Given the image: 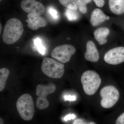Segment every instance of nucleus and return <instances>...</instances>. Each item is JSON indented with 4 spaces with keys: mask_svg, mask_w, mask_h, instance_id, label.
<instances>
[{
    "mask_svg": "<svg viewBox=\"0 0 124 124\" xmlns=\"http://www.w3.org/2000/svg\"><path fill=\"white\" fill-rule=\"evenodd\" d=\"M23 32V26L20 20L13 18L5 25L2 40L5 44H12L19 39Z\"/></svg>",
    "mask_w": 124,
    "mask_h": 124,
    "instance_id": "f257e3e1",
    "label": "nucleus"
},
{
    "mask_svg": "<svg viewBox=\"0 0 124 124\" xmlns=\"http://www.w3.org/2000/svg\"><path fill=\"white\" fill-rule=\"evenodd\" d=\"M16 108L20 117L25 121H30L34 116L35 104L31 95L29 94H23L18 99Z\"/></svg>",
    "mask_w": 124,
    "mask_h": 124,
    "instance_id": "f03ea898",
    "label": "nucleus"
},
{
    "mask_svg": "<svg viewBox=\"0 0 124 124\" xmlns=\"http://www.w3.org/2000/svg\"><path fill=\"white\" fill-rule=\"evenodd\" d=\"M81 81L85 93L89 95H93L97 92L101 82L98 74L90 70L82 74Z\"/></svg>",
    "mask_w": 124,
    "mask_h": 124,
    "instance_id": "7ed1b4c3",
    "label": "nucleus"
},
{
    "mask_svg": "<svg viewBox=\"0 0 124 124\" xmlns=\"http://www.w3.org/2000/svg\"><path fill=\"white\" fill-rule=\"evenodd\" d=\"M64 64L51 58L45 57L42 60L41 69L43 73L48 77L60 79L64 73Z\"/></svg>",
    "mask_w": 124,
    "mask_h": 124,
    "instance_id": "20e7f679",
    "label": "nucleus"
},
{
    "mask_svg": "<svg viewBox=\"0 0 124 124\" xmlns=\"http://www.w3.org/2000/svg\"><path fill=\"white\" fill-rule=\"evenodd\" d=\"M100 94L102 98L100 104L104 108L112 107L116 103L119 98V91L113 85L104 86L100 90Z\"/></svg>",
    "mask_w": 124,
    "mask_h": 124,
    "instance_id": "39448f33",
    "label": "nucleus"
},
{
    "mask_svg": "<svg viewBox=\"0 0 124 124\" xmlns=\"http://www.w3.org/2000/svg\"><path fill=\"white\" fill-rule=\"evenodd\" d=\"M56 89V86L53 84L46 85L39 84L36 88V94L38 96L37 99L36 105L38 109L44 110L49 107V103L46 99L48 94L54 93Z\"/></svg>",
    "mask_w": 124,
    "mask_h": 124,
    "instance_id": "423d86ee",
    "label": "nucleus"
},
{
    "mask_svg": "<svg viewBox=\"0 0 124 124\" xmlns=\"http://www.w3.org/2000/svg\"><path fill=\"white\" fill-rule=\"evenodd\" d=\"M75 47L71 45L66 44L57 46L51 53L52 58L62 63L69 62L72 56L75 53Z\"/></svg>",
    "mask_w": 124,
    "mask_h": 124,
    "instance_id": "0eeeda50",
    "label": "nucleus"
},
{
    "mask_svg": "<svg viewBox=\"0 0 124 124\" xmlns=\"http://www.w3.org/2000/svg\"><path fill=\"white\" fill-rule=\"evenodd\" d=\"M21 7L25 12L38 16L44 13L45 10L43 4L36 0H23L21 3Z\"/></svg>",
    "mask_w": 124,
    "mask_h": 124,
    "instance_id": "6e6552de",
    "label": "nucleus"
},
{
    "mask_svg": "<svg viewBox=\"0 0 124 124\" xmlns=\"http://www.w3.org/2000/svg\"><path fill=\"white\" fill-rule=\"evenodd\" d=\"M104 60L107 63L117 65L124 62V47L119 46L108 50L104 56Z\"/></svg>",
    "mask_w": 124,
    "mask_h": 124,
    "instance_id": "1a4fd4ad",
    "label": "nucleus"
},
{
    "mask_svg": "<svg viewBox=\"0 0 124 124\" xmlns=\"http://www.w3.org/2000/svg\"><path fill=\"white\" fill-rule=\"evenodd\" d=\"M26 22L28 23V26L33 31L37 30L40 28L46 26L47 25V22L45 19L40 16L28 14Z\"/></svg>",
    "mask_w": 124,
    "mask_h": 124,
    "instance_id": "9d476101",
    "label": "nucleus"
},
{
    "mask_svg": "<svg viewBox=\"0 0 124 124\" xmlns=\"http://www.w3.org/2000/svg\"><path fill=\"white\" fill-rule=\"evenodd\" d=\"M85 57L87 61L92 62H97L99 60L98 51L95 44L92 41H89L86 43Z\"/></svg>",
    "mask_w": 124,
    "mask_h": 124,
    "instance_id": "9b49d317",
    "label": "nucleus"
},
{
    "mask_svg": "<svg viewBox=\"0 0 124 124\" xmlns=\"http://www.w3.org/2000/svg\"><path fill=\"white\" fill-rule=\"evenodd\" d=\"M110 17L107 16L100 9H94L91 14L90 22L91 25L96 27L103 22L105 20H108Z\"/></svg>",
    "mask_w": 124,
    "mask_h": 124,
    "instance_id": "f8f14e48",
    "label": "nucleus"
},
{
    "mask_svg": "<svg viewBox=\"0 0 124 124\" xmlns=\"http://www.w3.org/2000/svg\"><path fill=\"white\" fill-rule=\"evenodd\" d=\"M110 33L109 29L106 27H101L96 29L94 35L95 40L98 42L99 45L105 44L107 41V37Z\"/></svg>",
    "mask_w": 124,
    "mask_h": 124,
    "instance_id": "ddd939ff",
    "label": "nucleus"
},
{
    "mask_svg": "<svg viewBox=\"0 0 124 124\" xmlns=\"http://www.w3.org/2000/svg\"><path fill=\"white\" fill-rule=\"evenodd\" d=\"M108 5L114 14L120 15L124 13V0H108Z\"/></svg>",
    "mask_w": 124,
    "mask_h": 124,
    "instance_id": "4468645a",
    "label": "nucleus"
},
{
    "mask_svg": "<svg viewBox=\"0 0 124 124\" xmlns=\"http://www.w3.org/2000/svg\"><path fill=\"white\" fill-rule=\"evenodd\" d=\"M9 73V71L7 68H3L0 69V91L4 89Z\"/></svg>",
    "mask_w": 124,
    "mask_h": 124,
    "instance_id": "2eb2a0df",
    "label": "nucleus"
},
{
    "mask_svg": "<svg viewBox=\"0 0 124 124\" xmlns=\"http://www.w3.org/2000/svg\"><path fill=\"white\" fill-rule=\"evenodd\" d=\"M60 4L67 8L77 10L78 8L77 0H59Z\"/></svg>",
    "mask_w": 124,
    "mask_h": 124,
    "instance_id": "dca6fc26",
    "label": "nucleus"
},
{
    "mask_svg": "<svg viewBox=\"0 0 124 124\" xmlns=\"http://www.w3.org/2000/svg\"><path fill=\"white\" fill-rule=\"evenodd\" d=\"M65 16L70 21H76L79 18V15L76 10L67 9L64 13Z\"/></svg>",
    "mask_w": 124,
    "mask_h": 124,
    "instance_id": "f3484780",
    "label": "nucleus"
},
{
    "mask_svg": "<svg viewBox=\"0 0 124 124\" xmlns=\"http://www.w3.org/2000/svg\"><path fill=\"white\" fill-rule=\"evenodd\" d=\"M92 0H77L78 8L82 14L86 13L87 12L86 5L91 2Z\"/></svg>",
    "mask_w": 124,
    "mask_h": 124,
    "instance_id": "a211bd4d",
    "label": "nucleus"
},
{
    "mask_svg": "<svg viewBox=\"0 0 124 124\" xmlns=\"http://www.w3.org/2000/svg\"><path fill=\"white\" fill-rule=\"evenodd\" d=\"M34 43L37 48L38 51L42 54H44L46 53L45 48L42 45L41 40L39 38H37L34 40Z\"/></svg>",
    "mask_w": 124,
    "mask_h": 124,
    "instance_id": "6ab92c4d",
    "label": "nucleus"
},
{
    "mask_svg": "<svg viewBox=\"0 0 124 124\" xmlns=\"http://www.w3.org/2000/svg\"><path fill=\"white\" fill-rule=\"evenodd\" d=\"M48 13L54 20H57L59 18V15L56 9L53 7H50L48 9Z\"/></svg>",
    "mask_w": 124,
    "mask_h": 124,
    "instance_id": "aec40b11",
    "label": "nucleus"
},
{
    "mask_svg": "<svg viewBox=\"0 0 124 124\" xmlns=\"http://www.w3.org/2000/svg\"><path fill=\"white\" fill-rule=\"evenodd\" d=\"M116 124H124V112L117 117L116 121Z\"/></svg>",
    "mask_w": 124,
    "mask_h": 124,
    "instance_id": "412c9836",
    "label": "nucleus"
},
{
    "mask_svg": "<svg viewBox=\"0 0 124 124\" xmlns=\"http://www.w3.org/2000/svg\"><path fill=\"white\" fill-rule=\"evenodd\" d=\"M95 5L99 7H102L104 6V0H93Z\"/></svg>",
    "mask_w": 124,
    "mask_h": 124,
    "instance_id": "4be33fe9",
    "label": "nucleus"
},
{
    "mask_svg": "<svg viewBox=\"0 0 124 124\" xmlns=\"http://www.w3.org/2000/svg\"><path fill=\"white\" fill-rule=\"evenodd\" d=\"M64 100L66 101H75L76 100V97L75 95H65L64 97Z\"/></svg>",
    "mask_w": 124,
    "mask_h": 124,
    "instance_id": "5701e85b",
    "label": "nucleus"
},
{
    "mask_svg": "<svg viewBox=\"0 0 124 124\" xmlns=\"http://www.w3.org/2000/svg\"><path fill=\"white\" fill-rule=\"evenodd\" d=\"M76 116L74 114H69L65 116L64 120L65 121H67L71 119H73L75 118Z\"/></svg>",
    "mask_w": 124,
    "mask_h": 124,
    "instance_id": "b1692460",
    "label": "nucleus"
},
{
    "mask_svg": "<svg viewBox=\"0 0 124 124\" xmlns=\"http://www.w3.org/2000/svg\"><path fill=\"white\" fill-rule=\"evenodd\" d=\"M73 124H89L88 122L85 121L84 120L81 119H77L75 120L73 123Z\"/></svg>",
    "mask_w": 124,
    "mask_h": 124,
    "instance_id": "393cba45",
    "label": "nucleus"
},
{
    "mask_svg": "<svg viewBox=\"0 0 124 124\" xmlns=\"http://www.w3.org/2000/svg\"><path fill=\"white\" fill-rule=\"evenodd\" d=\"M3 120L2 119H1V118H0V124H4V122H3Z\"/></svg>",
    "mask_w": 124,
    "mask_h": 124,
    "instance_id": "a878e982",
    "label": "nucleus"
},
{
    "mask_svg": "<svg viewBox=\"0 0 124 124\" xmlns=\"http://www.w3.org/2000/svg\"><path fill=\"white\" fill-rule=\"evenodd\" d=\"M1 23H0V33H1Z\"/></svg>",
    "mask_w": 124,
    "mask_h": 124,
    "instance_id": "bb28decb",
    "label": "nucleus"
},
{
    "mask_svg": "<svg viewBox=\"0 0 124 124\" xmlns=\"http://www.w3.org/2000/svg\"><path fill=\"white\" fill-rule=\"evenodd\" d=\"M2 0H0V1Z\"/></svg>",
    "mask_w": 124,
    "mask_h": 124,
    "instance_id": "cd10ccee",
    "label": "nucleus"
}]
</instances>
